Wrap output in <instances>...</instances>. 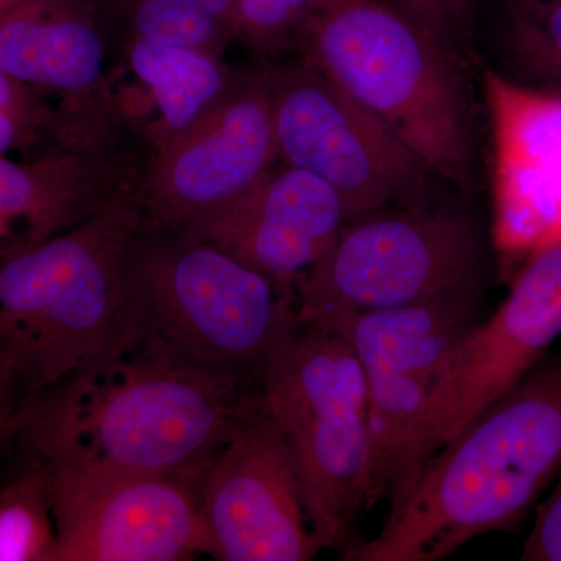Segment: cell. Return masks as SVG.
Wrapping results in <instances>:
<instances>
[{"mask_svg":"<svg viewBox=\"0 0 561 561\" xmlns=\"http://www.w3.org/2000/svg\"><path fill=\"white\" fill-rule=\"evenodd\" d=\"M481 290L306 323L341 332L364 371L371 435L367 508L390 501L427 459L432 394L449 351L476 324Z\"/></svg>","mask_w":561,"mask_h":561,"instance_id":"8","label":"cell"},{"mask_svg":"<svg viewBox=\"0 0 561 561\" xmlns=\"http://www.w3.org/2000/svg\"><path fill=\"white\" fill-rule=\"evenodd\" d=\"M87 165L62 146L27 161L0 157V261L76 227L121 190H98Z\"/></svg>","mask_w":561,"mask_h":561,"instance_id":"17","label":"cell"},{"mask_svg":"<svg viewBox=\"0 0 561 561\" xmlns=\"http://www.w3.org/2000/svg\"><path fill=\"white\" fill-rule=\"evenodd\" d=\"M522 560L561 561V472L553 482L551 494L538 507Z\"/></svg>","mask_w":561,"mask_h":561,"instance_id":"25","label":"cell"},{"mask_svg":"<svg viewBox=\"0 0 561 561\" xmlns=\"http://www.w3.org/2000/svg\"><path fill=\"white\" fill-rule=\"evenodd\" d=\"M306 60L460 191L474 172L463 58L381 0H320L302 35Z\"/></svg>","mask_w":561,"mask_h":561,"instance_id":"5","label":"cell"},{"mask_svg":"<svg viewBox=\"0 0 561 561\" xmlns=\"http://www.w3.org/2000/svg\"><path fill=\"white\" fill-rule=\"evenodd\" d=\"M205 9H208L217 20L227 24L236 35L234 31V0H198Z\"/></svg>","mask_w":561,"mask_h":561,"instance_id":"27","label":"cell"},{"mask_svg":"<svg viewBox=\"0 0 561 561\" xmlns=\"http://www.w3.org/2000/svg\"><path fill=\"white\" fill-rule=\"evenodd\" d=\"M128 55L133 70L161 110L168 136L194 124L234 80L216 51L135 36Z\"/></svg>","mask_w":561,"mask_h":561,"instance_id":"18","label":"cell"},{"mask_svg":"<svg viewBox=\"0 0 561 561\" xmlns=\"http://www.w3.org/2000/svg\"><path fill=\"white\" fill-rule=\"evenodd\" d=\"M62 136V124L44 103V92L0 69V157L32 151L47 136Z\"/></svg>","mask_w":561,"mask_h":561,"instance_id":"22","label":"cell"},{"mask_svg":"<svg viewBox=\"0 0 561 561\" xmlns=\"http://www.w3.org/2000/svg\"><path fill=\"white\" fill-rule=\"evenodd\" d=\"M497 133V247L524 256L561 232V98L489 70Z\"/></svg>","mask_w":561,"mask_h":561,"instance_id":"15","label":"cell"},{"mask_svg":"<svg viewBox=\"0 0 561 561\" xmlns=\"http://www.w3.org/2000/svg\"><path fill=\"white\" fill-rule=\"evenodd\" d=\"M43 467L57 530L55 561H186L205 556V471L153 474Z\"/></svg>","mask_w":561,"mask_h":561,"instance_id":"10","label":"cell"},{"mask_svg":"<svg viewBox=\"0 0 561 561\" xmlns=\"http://www.w3.org/2000/svg\"><path fill=\"white\" fill-rule=\"evenodd\" d=\"M560 335L561 232L524 257L500 309L443 362L427 421V459L545 360Z\"/></svg>","mask_w":561,"mask_h":561,"instance_id":"13","label":"cell"},{"mask_svg":"<svg viewBox=\"0 0 561 561\" xmlns=\"http://www.w3.org/2000/svg\"><path fill=\"white\" fill-rule=\"evenodd\" d=\"M485 241L461 203L440 198L350 221L294 283L302 323L339 312L408 308L481 289Z\"/></svg>","mask_w":561,"mask_h":561,"instance_id":"7","label":"cell"},{"mask_svg":"<svg viewBox=\"0 0 561 561\" xmlns=\"http://www.w3.org/2000/svg\"><path fill=\"white\" fill-rule=\"evenodd\" d=\"M57 530L43 465L0 490V561H55Z\"/></svg>","mask_w":561,"mask_h":561,"instance_id":"20","label":"cell"},{"mask_svg":"<svg viewBox=\"0 0 561 561\" xmlns=\"http://www.w3.org/2000/svg\"><path fill=\"white\" fill-rule=\"evenodd\" d=\"M494 41L505 81L561 98V0H508Z\"/></svg>","mask_w":561,"mask_h":561,"instance_id":"19","label":"cell"},{"mask_svg":"<svg viewBox=\"0 0 561 561\" xmlns=\"http://www.w3.org/2000/svg\"><path fill=\"white\" fill-rule=\"evenodd\" d=\"M260 387L297 460L317 540L345 549L371 482L367 387L353 346L341 332L297 320Z\"/></svg>","mask_w":561,"mask_h":561,"instance_id":"6","label":"cell"},{"mask_svg":"<svg viewBox=\"0 0 561 561\" xmlns=\"http://www.w3.org/2000/svg\"><path fill=\"white\" fill-rule=\"evenodd\" d=\"M254 386L121 331L98 360L27 398L13 438L47 467L195 474L260 393Z\"/></svg>","mask_w":561,"mask_h":561,"instance_id":"1","label":"cell"},{"mask_svg":"<svg viewBox=\"0 0 561 561\" xmlns=\"http://www.w3.org/2000/svg\"><path fill=\"white\" fill-rule=\"evenodd\" d=\"M105 46L79 0H18L0 11V69L41 92L83 94L102 79Z\"/></svg>","mask_w":561,"mask_h":561,"instance_id":"16","label":"cell"},{"mask_svg":"<svg viewBox=\"0 0 561 561\" xmlns=\"http://www.w3.org/2000/svg\"><path fill=\"white\" fill-rule=\"evenodd\" d=\"M201 516L214 560L308 561L323 551L290 443L261 390L203 472Z\"/></svg>","mask_w":561,"mask_h":561,"instance_id":"11","label":"cell"},{"mask_svg":"<svg viewBox=\"0 0 561 561\" xmlns=\"http://www.w3.org/2000/svg\"><path fill=\"white\" fill-rule=\"evenodd\" d=\"M463 58L471 46L481 0H381Z\"/></svg>","mask_w":561,"mask_h":561,"instance_id":"24","label":"cell"},{"mask_svg":"<svg viewBox=\"0 0 561 561\" xmlns=\"http://www.w3.org/2000/svg\"><path fill=\"white\" fill-rule=\"evenodd\" d=\"M561 472V356L541 360L390 497L371 540L345 561H438L523 518Z\"/></svg>","mask_w":561,"mask_h":561,"instance_id":"2","label":"cell"},{"mask_svg":"<svg viewBox=\"0 0 561 561\" xmlns=\"http://www.w3.org/2000/svg\"><path fill=\"white\" fill-rule=\"evenodd\" d=\"M297 320L295 291L201 236L144 219L133 238L125 261V334L260 383Z\"/></svg>","mask_w":561,"mask_h":561,"instance_id":"4","label":"cell"},{"mask_svg":"<svg viewBox=\"0 0 561 561\" xmlns=\"http://www.w3.org/2000/svg\"><path fill=\"white\" fill-rule=\"evenodd\" d=\"M350 221L345 202L327 181L276 161L238 198L184 230L295 291V279Z\"/></svg>","mask_w":561,"mask_h":561,"instance_id":"14","label":"cell"},{"mask_svg":"<svg viewBox=\"0 0 561 561\" xmlns=\"http://www.w3.org/2000/svg\"><path fill=\"white\" fill-rule=\"evenodd\" d=\"M136 38L219 51L232 33L198 0H130Z\"/></svg>","mask_w":561,"mask_h":561,"instance_id":"21","label":"cell"},{"mask_svg":"<svg viewBox=\"0 0 561 561\" xmlns=\"http://www.w3.org/2000/svg\"><path fill=\"white\" fill-rule=\"evenodd\" d=\"M276 161L268 69L253 70L162 140L133 190L147 224L184 230L238 198Z\"/></svg>","mask_w":561,"mask_h":561,"instance_id":"12","label":"cell"},{"mask_svg":"<svg viewBox=\"0 0 561 561\" xmlns=\"http://www.w3.org/2000/svg\"><path fill=\"white\" fill-rule=\"evenodd\" d=\"M278 161L339 192L351 221L437 198L438 179L313 62L268 70Z\"/></svg>","mask_w":561,"mask_h":561,"instance_id":"9","label":"cell"},{"mask_svg":"<svg viewBox=\"0 0 561 561\" xmlns=\"http://www.w3.org/2000/svg\"><path fill=\"white\" fill-rule=\"evenodd\" d=\"M24 401L16 365L9 356L0 353V446L13 440Z\"/></svg>","mask_w":561,"mask_h":561,"instance_id":"26","label":"cell"},{"mask_svg":"<svg viewBox=\"0 0 561 561\" xmlns=\"http://www.w3.org/2000/svg\"><path fill=\"white\" fill-rule=\"evenodd\" d=\"M320 0H234V31L260 49L301 41Z\"/></svg>","mask_w":561,"mask_h":561,"instance_id":"23","label":"cell"},{"mask_svg":"<svg viewBox=\"0 0 561 561\" xmlns=\"http://www.w3.org/2000/svg\"><path fill=\"white\" fill-rule=\"evenodd\" d=\"M18 0H0V11L5 10L7 7L13 5Z\"/></svg>","mask_w":561,"mask_h":561,"instance_id":"28","label":"cell"},{"mask_svg":"<svg viewBox=\"0 0 561 561\" xmlns=\"http://www.w3.org/2000/svg\"><path fill=\"white\" fill-rule=\"evenodd\" d=\"M144 224L135 190L49 241L0 261V353L25 400L102 357L119 337L125 261Z\"/></svg>","mask_w":561,"mask_h":561,"instance_id":"3","label":"cell"}]
</instances>
